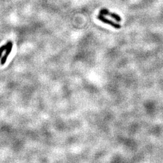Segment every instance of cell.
Segmentation results:
<instances>
[{"mask_svg": "<svg viewBox=\"0 0 163 163\" xmlns=\"http://www.w3.org/2000/svg\"><path fill=\"white\" fill-rule=\"evenodd\" d=\"M97 19L99 20H100V21H102V23H103L104 24H106L108 25H110L111 26H112L113 27L116 28V29H120L121 28V25L118 24V23H115V22L109 20L108 19H107L104 15H103L99 13L97 16Z\"/></svg>", "mask_w": 163, "mask_h": 163, "instance_id": "1", "label": "cell"}, {"mask_svg": "<svg viewBox=\"0 0 163 163\" xmlns=\"http://www.w3.org/2000/svg\"><path fill=\"white\" fill-rule=\"evenodd\" d=\"M99 13L103 15H104V16H109L110 17H111L113 19H115L117 22H120L122 21L121 17L119 15H117L115 13L111 12L109 10H108L106 8L101 9L100 12H99Z\"/></svg>", "mask_w": 163, "mask_h": 163, "instance_id": "2", "label": "cell"}, {"mask_svg": "<svg viewBox=\"0 0 163 163\" xmlns=\"http://www.w3.org/2000/svg\"><path fill=\"white\" fill-rule=\"evenodd\" d=\"M6 45H7V48H6V53L2 57L1 60V64L2 65H3L6 63L7 59V58H8L9 55L10 54L11 51H12V48H13V43L11 41H9V42H7Z\"/></svg>", "mask_w": 163, "mask_h": 163, "instance_id": "3", "label": "cell"}, {"mask_svg": "<svg viewBox=\"0 0 163 163\" xmlns=\"http://www.w3.org/2000/svg\"><path fill=\"white\" fill-rule=\"evenodd\" d=\"M6 48H7V45L3 46H1V47H0V58L1 57L3 53L6 50Z\"/></svg>", "mask_w": 163, "mask_h": 163, "instance_id": "4", "label": "cell"}]
</instances>
